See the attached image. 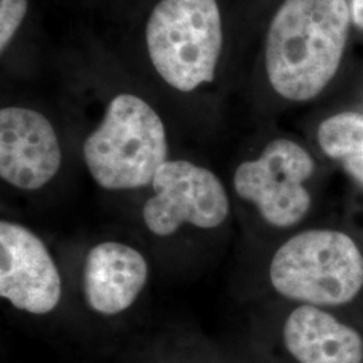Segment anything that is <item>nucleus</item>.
<instances>
[{
  "label": "nucleus",
  "mask_w": 363,
  "mask_h": 363,
  "mask_svg": "<svg viewBox=\"0 0 363 363\" xmlns=\"http://www.w3.org/2000/svg\"><path fill=\"white\" fill-rule=\"evenodd\" d=\"M267 279L291 304L349 308L363 298V238L340 225L300 228L273 250Z\"/></svg>",
  "instance_id": "nucleus-2"
},
{
  "label": "nucleus",
  "mask_w": 363,
  "mask_h": 363,
  "mask_svg": "<svg viewBox=\"0 0 363 363\" xmlns=\"http://www.w3.org/2000/svg\"><path fill=\"white\" fill-rule=\"evenodd\" d=\"M316 140L327 157L363 186V113L346 111L327 117L318 127Z\"/></svg>",
  "instance_id": "nucleus-11"
},
{
  "label": "nucleus",
  "mask_w": 363,
  "mask_h": 363,
  "mask_svg": "<svg viewBox=\"0 0 363 363\" xmlns=\"http://www.w3.org/2000/svg\"><path fill=\"white\" fill-rule=\"evenodd\" d=\"M148 279V259L138 247L106 240L93 245L85 256L82 296L94 313L116 316L138 301Z\"/></svg>",
  "instance_id": "nucleus-9"
},
{
  "label": "nucleus",
  "mask_w": 363,
  "mask_h": 363,
  "mask_svg": "<svg viewBox=\"0 0 363 363\" xmlns=\"http://www.w3.org/2000/svg\"><path fill=\"white\" fill-rule=\"evenodd\" d=\"M64 294L62 276L48 245L30 228L0 222V296L30 315L52 313Z\"/></svg>",
  "instance_id": "nucleus-7"
},
{
  "label": "nucleus",
  "mask_w": 363,
  "mask_h": 363,
  "mask_svg": "<svg viewBox=\"0 0 363 363\" xmlns=\"http://www.w3.org/2000/svg\"><path fill=\"white\" fill-rule=\"evenodd\" d=\"M346 0H284L265 42L273 91L294 103L318 97L337 74L349 37Z\"/></svg>",
  "instance_id": "nucleus-1"
},
{
  "label": "nucleus",
  "mask_w": 363,
  "mask_h": 363,
  "mask_svg": "<svg viewBox=\"0 0 363 363\" xmlns=\"http://www.w3.org/2000/svg\"><path fill=\"white\" fill-rule=\"evenodd\" d=\"M283 343L298 363H363V335L337 312L294 304L283 323Z\"/></svg>",
  "instance_id": "nucleus-10"
},
{
  "label": "nucleus",
  "mask_w": 363,
  "mask_h": 363,
  "mask_svg": "<svg viewBox=\"0 0 363 363\" xmlns=\"http://www.w3.org/2000/svg\"><path fill=\"white\" fill-rule=\"evenodd\" d=\"M145 45L156 73L175 91L213 82L223 45L217 0H160L147 21Z\"/></svg>",
  "instance_id": "nucleus-4"
},
{
  "label": "nucleus",
  "mask_w": 363,
  "mask_h": 363,
  "mask_svg": "<svg viewBox=\"0 0 363 363\" xmlns=\"http://www.w3.org/2000/svg\"><path fill=\"white\" fill-rule=\"evenodd\" d=\"M62 150L50 120L26 106L0 111V178L19 191H38L58 175Z\"/></svg>",
  "instance_id": "nucleus-8"
},
{
  "label": "nucleus",
  "mask_w": 363,
  "mask_h": 363,
  "mask_svg": "<svg viewBox=\"0 0 363 363\" xmlns=\"http://www.w3.org/2000/svg\"><path fill=\"white\" fill-rule=\"evenodd\" d=\"M352 21L359 28H363V0H351Z\"/></svg>",
  "instance_id": "nucleus-13"
},
{
  "label": "nucleus",
  "mask_w": 363,
  "mask_h": 363,
  "mask_svg": "<svg viewBox=\"0 0 363 363\" xmlns=\"http://www.w3.org/2000/svg\"><path fill=\"white\" fill-rule=\"evenodd\" d=\"M84 162L91 179L106 191H135L150 187L169 160L166 127L142 97L117 94L99 127L85 139Z\"/></svg>",
  "instance_id": "nucleus-3"
},
{
  "label": "nucleus",
  "mask_w": 363,
  "mask_h": 363,
  "mask_svg": "<svg viewBox=\"0 0 363 363\" xmlns=\"http://www.w3.org/2000/svg\"><path fill=\"white\" fill-rule=\"evenodd\" d=\"M142 220L155 237L167 238L183 226L218 229L230 217V196L216 172L190 160L169 159L157 169Z\"/></svg>",
  "instance_id": "nucleus-6"
},
{
  "label": "nucleus",
  "mask_w": 363,
  "mask_h": 363,
  "mask_svg": "<svg viewBox=\"0 0 363 363\" xmlns=\"http://www.w3.org/2000/svg\"><path fill=\"white\" fill-rule=\"evenodd\" d=\"M315 174L316 162L307 148L296 140L276 138L234 169L233 191L268 228L298 230L315 208Z\"/></svg>",
  "instance_id": "nucleus-5"
},
{
  "label": "nucleus",
  "mask_w": 363,
  "mask_h": 363,
  "mask_svg": "<svg viewBox=\"0 0 363 363\" xmlns=\"http://www.w3.org/2000/svg\"><path fill=\"white\" fill-rule=\"evenodd\" d=\"M28 0H0V52L9 48L22 25Z\"/></svg>",
  "instance_id": "nucleus-12"
}]
</instances>
